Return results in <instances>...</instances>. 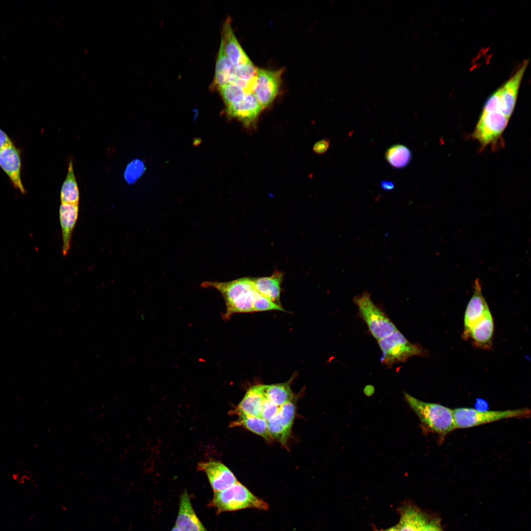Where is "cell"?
Returning <instances> with one entry per match:
<instances>
[{
    "label": "cell",
    "mask_w": 531,
    "mask_h": 531,
    "mask_svg": "<svg viewBox=\"0 0 531 531\" xmlns=\"http://www.w3.org/2000/svg\"><path fill=\"white\" fill-rule=\"evenodd\" d=\"M201 287L214 289L221 294L226 305V311L222 317L225 321L236 313L254 312L256 290L251 277H243L227 282L206 281L202 283Z\"/></svg>",
    "instance_id": "1"
},
{
    "label": "cell",
    "mask_w": 531,
    "mask_h": 531,
    "mask_svg": "<svg viewBox=\"0 0 531 531\" xmlns=\"http://www.w3.org/2000/svg\"><path fill=\"white\" fill-rule=\"evenodd\" d=\"M404 394L407 402L428 430L443 437L456 429L453 409L421 401L406 392Z\"/></svg>",
    "instance_id": "2"
},
{
    "label": "cell",
    "mask_w": 531,
    "mask_h": 531,
    "mask_svg": "<svg viewBox=\"0 0 531 531\" xmlns=\"http://www.w3.org/2000/svg\"><path fill=\"white\" fill-rule=\"evenodd\" d=\"M209 505L214 508L218 513L246 508L266 510L269 507L266 502L238 481L227 489L214 492Z\"/></svg>",
    "instance_id": "3"
},
{
    "label": "cell",
    "mask_w": 531,
    "mask_h": 531,
    "mask_svg": "<svg viewBox=\"0 0 531 531\" xmlns=\"http://www.w3.org/2000/svg\"><path fill=\"white\" fill-rule=\"evenodd\" d=\"M456 429H466L508 418H528L530 409L525 408L503 411H480L472 408L453 409Z\"/></svg>",
    "instance_id": "4"
},
{
    "label": "cell",
    "mask_w": 531,
    "mask_h": 531,
    "mask_svg": "<svg viewBox=\"0 0 531 531\" xmlns=\"http://www.w3.org/2000/svg\"><path fill=\"white\" fill-rule=\"evenodd\" d=\"M378 342L382 352L381 362L388 366L405 362L413 356L426 357L429 354L418 344L410 342L398 329Z\"/></svg>",
    "instance_id": "5"
},
{
    "label": "cell",
    "mask_w": 531,
    "mask_h": 531,
    "mask_svg": "<svg viewBox=\"0 0 531 531\" xmlns=\"http://www.w3.org/2000/svg\"><path fill=\"white\" fill-rule=\"evenodd\" d=\"M353 301L358 307L359 315L376 339L384 338L397 330L385 313L373 302L367 292L356 295Z\"/></svg>",
    "instance_id": "6"
},
{
    "label": "cell",
    "mask_w": 531,
    "mask_h": 531,
    "mask_svg": "<svg viewBox=\"0 0 531 531\" xmlns=\"http://www.w3.org/2000/svg\"><path fill=\"white\" fill-rule=\"evenodd\" d=\"M509 120L500 111L482 110L472 137L483 148L496 144L502 138Z\"/></svg>",
    "instance_id": "7"
},
{
    "label": "cell",
    "mask_w": 531,
    "mask_h": 531,
    "mask_svg": "<svg viewBox=\"0 0 531 531\" xmlns=\"http://www.w3.org/2000/svg\"><path fill=\"white\" fill-rule=\"evenodd\" d=\"M281 70L257 68L252 92L264 109L268 106L278 93L281 84Z\"/></svg>",
    "instance_id": "8"
},
{
    "label": "cell",
    "mask_w": 531,
    "mask_h": 531,
    "mask_svg": "<svg viewBox=\"0 0 531 531\" xmlns=\"http://www.w3.org/2000/svg\"><path fill=\"white\" fill-rule=\"evenodd\" d=\"M295 405L293 399L280 406L276 414L267 421V430L270 438L286 444L291 434L295 417Z\"/></svg>",
    "instance_id": "9"
},
{
    "label": "cell",
    "mask_w": 531,
    "mask_h": 531,
    "mask_svg": "<svg viewBox=\"0 0 531 531\" xmlns=\"http://www.w3.org/2000/svg\"><path fill=\"white\" fill-rule=\"evenodd\" d=\"M529 61L525 60L515 73L498 89L500 109L510 119L515 107L520 85Z\"/></svg>",
    "instance_id": "10"
},
{
    "label": "cell",
    "mask_w": 531,
    "mask_h": 531,
    "mask_svg": "<svg viewBox=\"0 0 531 531\" xmlns=\"http://www.w3.org/2000/svg\"><path fill=\"white\" fill-rule=\"evenodd\" d=\"M473 287V295L465 312L464 330L462 335L463 339L473 325L491 312L487 302L482 295L479 279L475 280Z\"/></svg>",
    "instance_id": "11"
},
{
    "label": "cell",
    "mask_w": 531,
    "mask_h": 531,
    "mask_svg": "<svg viewBox=\"0 0 531 531\" xmlns=\"http://www.w3.org/2000/svg\"><path fill=\"white\" fill-rule=\"evenodd\" d=\"M198 469L206 473L214 492L227 489L237 482L232 472L220 462H201Z\"/></svg>",
    "instance_id": "12"
},
{
    "label": "cell",
    "mask_w": 531,
    "mask_h": 531,
    "mask_svg": "<svg viewBox=\"0 0 531 531\" xmlns=\"http://www.w3.org/2000/svg\"><path fill=\"white\" fill-rule=\"evenodd\" d=\"M0 167L13 186L22 193L26 192L21 177V161L18 149L11 144L0 150Z\"/></svg>",
    "instance_id": "13"
},
{
    "label": "cell",
    "mask_w": 531,
    "mask_h": 531,
    "mask_svg": "<svg viewBox=\"0 0 531 531\" xmlns=\"http://www.w3.org/2000/svg\"><path fill=\"white\" fill-rule=\"evenodd\" d=\"M226 108L229 117L238 119L246 125L253 122L263 109L251 92H247L241 101Z\"/></svg>",
    "instance_id": "14"
},
{
    "label": "cell",
    "mask_w": 531,
    "mask_h": 531,
    "mask_svg": "<svg viewBox=\"0 0 531 531\" xmlns=\"http://www.w3.org/2000/svg\"><path fill=\"white\" fill-rule=\"evenodd\" d=\"M494 331V320L490 312L470 328L463 339H471L472 345L477 348L490 350L493 345Z\"/></svg>",
    "instance_id": "15"
},
{
    "label": "cell",
    "mask_w": 531,
    "mask_h": 531,
    "mask_svg": "<svg viewBox=\"0 0 531 531\" xmlns=\"http://www.w3.org/2000/svg\"><path fill=\"white\" fill-rule=\"evenodd\" d=\"M175 526L179 531H207L195 513L186 491L180 496Z\"/></svg>",
    "instance_id": "16"
},
{
    "label": "cell",
    "mask_w": 531,
    "mask_h": 531,
    "mask_svg": "<svg viewBox=\"0 0 531 531\" xmlns=\"http://www.w3.org/2000/svg\"><path fill=\"white\" fill-rule=\"evenodd\" d=\"M220 45L235 66L251 61L236 39L229 18L226 19L223 25Z\"/></svg>",
    "instance_id": "17"
},
{
    "label": "cell",
    "mask_w": 531,
    "mask_h": 531,
    "mask_svg": "<svg viewBox=\"0 0 531 531\" xmlns=\"http://www.w3.org/2000/svg\"><path fill=\"white\" fill-rule=\"evenodd\" d=\"M283 279V272L279 270L274 271L268 276L251 277L254 289L261 295L280 306H282L280 296Z\"/></svg>",
    "instance_id": "18"
},
{
    "label": "cell",
    "mask_w": 531,
    "mask_h": 531,
    "mask_svg": "<svg viewBox=\"0 0 531 531\" xmlns=\"http://www.w3.org/2000/svg\"><path fill=\"white\" fill-rule=\"evenodd\" d=\"M79 213L78 204L61 203L59 217L62 236V254L65 256L70 249L72 234Z\"/></svg>",
    "instance_id": "19"
},
{
    "label": "cell",
    "mask_w": 531,
    "mask_h": 531,
    "mask_svg": "<svg viewBox=\"0 0 531 531\" xmlns=\"http://www.w3.org/2000/svg\"><path fill=\"white\" fill-rule=\"evenodd\" d=\"M264 397L263 384L251 386L233 412V413L260 417Z\"/></svg>",
    "instance_id": "20"
},
{
    "label": "cell",
    "mask_w": 531,
    "mask_h": 531,
    "mask_svg": "<svg viewBox=\"0 0 531 531\" xmlns=\"http://www.w3.org/2000/svg\"><path fill=\"white\" fill-rule=\"evenodd\" d=\"M398 524L399 531H422L428 521L426 516L417 507L405 505L401 508Z\"/></svg>",
    "instance_id": "21"
},
{
    "label": "cell",
    "mask_w": 531,
    "mask_h": 531,
    "mask_svg": "<svg viewBox=\"0 0 531 531\" xmlns=\"http://www.w3.org/2000/svg\"><path fill=\"white\" fill-rule=\"evenodd\" d=\"M235 67L236 66L227 57L220 45L216 63L213 87L219 89L221 87L233 83L236 79Z\"/></svg>",
    "instance_id": "22"
},
{
    "label": "cell",
    "mask_w": 531,
    "mask_h": 531,
    "mask_svg": "<svg viewBox=\"0 0 531 531\" xmlns=\"http://www.w3.org/2000/svg\"><path fill=\"white\" fill-rule=\"evenodd\" d=\"M294 378L295 375L285 383L269 385L263 384L265 397L279 407L289 402L294 398L291 384Z\"/></svg>",
    "instance_id": "23"
},
{
    "label": "cell",
    "mask_w": 531,
    "mask_h": 531,
    "mask_svg": "<svg viewBox=\"0 0 531 531\" xmlns=\"http://www.w3.org/2000/svg\"><path fill=\"white\" fill-rule=\"evenodd\" d=\"M60 198L61 203L79 204V191L72 161L69 164L67 176L61 188Z\"/></svg>",
    "instance_id": "24"
},
{
    "label": "cell",
    "mask_w": 531,
    "mask_h": 531,
    "mask_svg": "<svg viewBox=\"0 0 531 531\" xmlns=\"http://www.w3.org/2000/svg\"><path fill=\"white\" fill-rule=\"evenodd\" d=\"M385 159L392 167L402 169L410 163L412 154L410 149L406 146L396 144L389 147L385 151Z\"/></svg>",
    "instance_id": "25"
},
{
    "label": "cell",
    "mask_w": 531,
    "mask_h": 531,
    "mask_svg": "<svg viewBox=\"0 0 531 531\" xmlns=\"http://www.w3.org/2000/svg\"><path fill=\"white\" fill-rule=\"evenodd\" d=\"M238 419L232 423V426H242L262 437L267 441L271 440L269 435L267 421L260 417L246 415H239Z\"/></svg>",
    "instance_id": "26"
},
{
    "label": "cell",
    "mask_w": 531,
    "mask_h": 531,
    "mask_svg": "<svg viewBox=\"0 0 531 531\" xmlns=\"http://www.w3.org/2000/svg\"><path fill=\"white\" fill-rule=\"evenodd\" d=\"M226 107L241 101L247 92L245 89L234 84H228L218 89Z\"/></svg>",
    "instance_id": "27"
},
{
    "label": "cell",
    "mask_w": 531,
    "mask_h": 531,
    "mask_svg": "<svg viewBox=\"0 0 531 531\" xmlns=\"http://www.w3.org/2000/svg\"><path fill=\"white\" fill-rule=\"evenodd\" d=\"M257 68L250 61L244 64L236 66L235 76L236 79L249 83L252 85L256 75Z\"/></svg>",
    "instance_id": "28"
},
{
    "label": "cell",
    "mask_w": 531,
    "mask_h": 531,
    "mask_svg": "<svg viewBox=\"0 0 531 531\" xmlns=\"http://www.w3.org/2000/svg\"><path fill=\"white\" fill-rule=\"evenodd\" d=\"M254 312L268 311H280L286 312L282 306H280L259 293L256 290L253 302Z\"/></svg>",
    "instance_id": "29"
},
{
    "label": "cell",
    "mask_w": 531,
    "mask_h": 531,
    "mask_svg": "<svg viewBox=\"0 0 531 531\" xmlns=\"http://www.w3.org/2000/svg\"><path fill=\"white\" fill-rule=\"evenodd\" d=\"M144 170V165L140 161H132L126 169L124 174L126 180L129 183L133 182L141 175Z\"/></svg>",
    "instance_id": "30"
},
{
    "label": "cell",
    "mask_w": 531,
    "mask_h": 531,
    "mask_svg": "<svg viewBox=\"0 0 531 531\" xmlns=\"http://www.w3.org/2000/svg\"><path fill=\"white\" fill-rule=\"evenodd\" d=\"M279 407L264 397L260 417L267 421L276 414Z\"/></svg>",
    "instance_id": "31"
},
{
    "label": "cell",
    "mask_w": 531,
    "mask_h": 531,
    "mask_svg": "<svg viewBox=\"0 0 531 531\" xmlns=\"http://www.w3.org/2000/svg\"><path fill=\"white\" fill-rule=\"evenodd\" d=\"M330 145V142L327 139H323L315 144L313 149L318 154H323L326 151Z\"/></svg>",
    "instance_id": "32"
},
{
    "label": "cell",
    "mask_w": 531,
    "mask_h": 531,
    "mask_svg": "<svg viewBox=\"0 0 531 531\" xmlns=\"http://www.w3.org/2000/svg\"><path fill=\"white\" fill-rule=\"evenodd\" d=\"M422 531H442L439 519H435L428 521L423 528Z\"/></svg>",
    "instance_id": "33"
},
{
    "label": "cell",
    "mask_w": 531,
    "mask_h": 531,
    "mask_svg": "<svg viewBox=\"0 0 531 531\" xmlns=\"http://www.w3.org/2000/svg\"><path fill=\"white\" fill-rule=\"evenodd\" d=\"M11 144L12 143L9 137L0 128V150Z\"/></svg>",
    "instance_id": "34"
},
{
    "label": "cell",
    "mask_w": 531,
    "mask_h": 531,
    "mask_svg": "<svg viewBox=\"0 0 531 531\" xmlns=\"http://www.w3.org/2000/svg\"><path fill=\"white\" fill-rule=\"evenodd\" d=\"M381 188L384 191H391L394 189L395 185L393 182L387 180H381L380 183Z\"/></svg>",
    "instance_id": "35"
},
{
    "label": "cell",
    "mask_w": 531,
    "mask_h": 531,
    "mask_svg": "<svg viewBox=\"0 0 531 531\" xmlns=\"http://www.w3.org/2000/svg\"><path fill=\"white\" fill-rule=\"evenodd\" d=\"M381 531H399V527L398 524L390 528H388L386 530H382Z\"/></svg>",
    "instance_id": "36"
},
{
    "label": "cell",
    "mask_w": 531,
    "mask_h": 531,
    "mask_svg": "<svg viewBox=\"0 0 531 531\" xmlns=\"http://www.w3.org/2000/svg\"><path fill=\"white\" fill-rule=\"evenodd\" d=\"M171 531H179V530L175 526Z\"/></svg>",
    "instance_id": "37"
}]
</instances>
